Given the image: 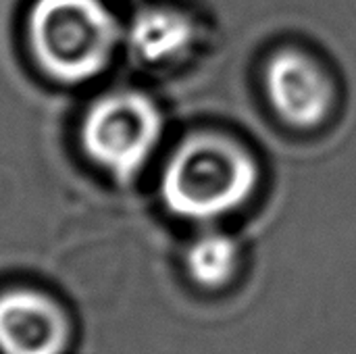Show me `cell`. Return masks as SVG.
<instances>
[{
    "label": "cell",
    "mask_w": 356,
    "mask_h": 354,
    "mask_svg": "<svg viewBox=\"0 0 356 354\" xmlns=\"http://www.w3.org/2000/svg\"><path fill=\"white\" fill-rule=\"evenodd\" d=\"M259 179L250 154L221 136H194L169 161L161 192L171 213L215 219L248 200Z\"/></svg>",
    "instance_id": "obj_1"
},
{
    "label": "cell",
    "mask_w": 356,
    "mask_h": 354,
    "mask_svg": "<svg viewBox=\"0 0 356 354\" xmlns=\"http://www.w3.org/2000/svg\"><path fill=\"white\" fill-rule=\"evenodd\" d=\"M27 33L40 67L50 77L79 83L108 65L119 27L100 0H35Z\"/></svg>",
    "instance_id": "obj_2"
},
{
    "label": "cell",
    "mask_w": 356,
    "mask_h": 354,
    "mask_svg": "<svg viewBox=\"0 0 356 354\" xmlns=\"http://www.w3.org/2000/svg\"><path fill=\"white\" fill-rule=\"evenodd\" d=\"M161 136V115L142 94L117 92L92 104L81 127L86 152L119 179L136 175Z\"/></svg>",
    "instance_id": "obj_3"
},
{
    "label": "cell",
    "mask_w": 356,
    "mask_h": 354,
    "mask_svg": "<svg viewBox=\"0 0 356 354\" xmlns=\"http://www.w3.org/2000/svg\"><path fill=\"white\" fill-rule=\"evenodd\" d=\"M69 340V323L60 307L31 290L0 296V353L60 354Z\"/></svg>",
    "instance_id": "obj_4"
},
{
    "label": "cell",
    "mask_w": 356,
    "mask_h": 354,
    "mask_svg": "<svg viewBox=\"0 0 356 354\" xmlns=\"http://www.w3.org/2000/svg\"><path fill=\"white\" fill-rule=\"evenodd\" d=\"M265 83L275 111L294 127H315L330 111V79L300 52L284 50L275 54L267 65Z\"/></svg>",
    "instance_id": "obj_5"
},
{
    "label": "cell",
    "mask_w": 356,
    "mask_h": 354,
    "mask_svg": "<svg viewBox=\"0 0 356 354\" xmlns=\"http://www.w3.org/2000/svg\"><path fill=\"white\" fill-rule=\"evenodd\" d=\"M192 40V25L186 17L165 8H150L136 17L129 29L134 50L150 63L179 54Z\"/></svg>",
    "instance_id": "obj_6"
},
{
    "label": "cell",
    "mask_w": 356,
    "mask_h": 354,
    "mask_svg": "<svg viewBox=\"0 0 356 354\" xmlns=\"http://www.w3.org/2000/svg\"><path fill=\"white\" fill-rule=\"evenodd\" d=\"M238 265V248L223 234H207L188 252V269L196 284L204 288L223 286Z\"/></svg>",
    "instance_id": "obj_7"
}]
</instances>
